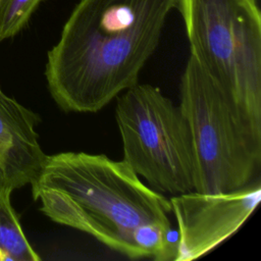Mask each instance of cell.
Returning a JSON list of instances; mask_svg holds the SVG:
<instances>
[{
	"label": "cell",
	"instance_id": "6da1fadb",
	"mask_svg": "<svg viewBox=\"0 0 261 261\" xmlns=\"http://www.w3.org/2000/svg\"><path fill=\"white\" fill-rule=\"evenodd\" d=\"M176 0H81L48 51L49 93L65 112L96 113L139 83Z\"/></svg>",
	"mask_w": 261,
	"mask_h": 261
},
{
	"label": "cell",
	"instance_id": "7a4b0ae2",
	"mask_svg": "<svg viewBox=\"0 0 261 261\" xmlns=\"http://www.w3.org/2000/svg\"><path fill=\"white\" fill-rule=\"evenodd\" d=\"M31 186L40 210L52 221L86 232L130 259H140L134 241L137 227L171 224L169 199L145 184L122 159L104 154L47 155Z\"/></svg>",
	"mask_w": 261,
	"mask_h": 261
},
{
	"label": "cell",
	"instance_id": "3957f363",
	"mask_svg": "<svg viewBox=\"0 0 261 261\" xmlns=\"http://www.w3.org/2000/svg\"><path fill=\"white\" fill-rule=\"evenodd\" d=\"M179 97L193 144L195 191L227 193L260 179L261 123L191 55L180 77Z\"/></svg>",
	"mask_w": 261,
	"mask_h": 261
},
{
	"label": "cell",
	"instance_id": "277c9868",
	"mask_svg": "<svg viewBox=\"0 0 261 261\" xmlns=\"http://www.w3.org/2000/svg\"><path fill=\"white\" fill-rule=\"evenodd\" d=\"M190 55L261 123V12L248 0H176Z\"/></svg>",
	"mask_w": 261,
	"mask_h": 261
},
{
	"label": "cell",
	"instance_id": "5b68a950",
	"mask_svg": "<svg viewBox=\"0 0 261 261\" xmlns=\"http://www.w3.org/2000/svg\"><path fill=\"white\" fill-rule=\"evenodd\" d=\"M122 160L158 193L195 191V159L179 105L157 87L137 83L116 98Z\"/></svg>",
	"mask_w": 261,
	"mask_h": 261
},
{
	"label": "cell",
	"instance_id": "8992f818",
	"mask_svg": "<svg viewBox=\"0 0 261 261\" xmlns=\"http://www.w3.org/2000/svg\"><path fill=\"white\" fill-rule=\"evenodd\" d=\"M260 200L261 179L227 193L173 195L169 202L178 232L175 261H192L214 250L243 226Z\"/></svg>",
	"mask_w": 261,
	"mask_h": 261
},
{
	"label": "cell",
	"instance_id": "52a82bcc",
	"mask_svg": "<svg viewBox=\"0 0 261 261\" xmlns=\"http://www.w3.org/2000/svg\"><path fill=\"white\" fill-rule=\"evenodd\" d=\"M39 121L36 113L0 87V187L20 189L41 171L47 155L36 132Z\"/></svg>",
	"mask_w": 261,
	"mask_h": 261
},
{
	"label": "cell",
	"instance_id": "ba28073f",
	"mask_svg": "<svg viewBox=\"0 0 261 261\" xmlns=\"http://www.w3.org/2000/svg\"><path fill=\"white\" fill-rule=\"evenodd\" d=\"M11 192L0 187V261H38L11 205Z\"/></svg>",
	"mask_w": 261,
	"mask_h": 261
},
{
	"label": "cell",
	"instance_id": "9c48e42d",
	"mask_svg": "<svg viewBox=\"0 0 261 261\" xmlns=\"http://www.w3.org/2000/svg\"><path fill=\"white\" fill-rule=\"evenodd\" d=\"M42 0H0V41L15 36Z\"/></svg>",
	"mask_w": 261,
	"mask_h": 261
},
{
	"label": "cell",
	"instance_id": "30bf717a",
	"mask_svg": "<svg viewBox=\"0 0 261 261\" xmlns=\"http://www.w3.org/2000/svg\"><path fill=\"white\" fill-rule=\"evenodd\" d=\"M249 2H251L252 4H254V5H258V0H248Z\"/></svg>",
	"mask_w": 261,
	"mask_h": 261
}]
</instances>
